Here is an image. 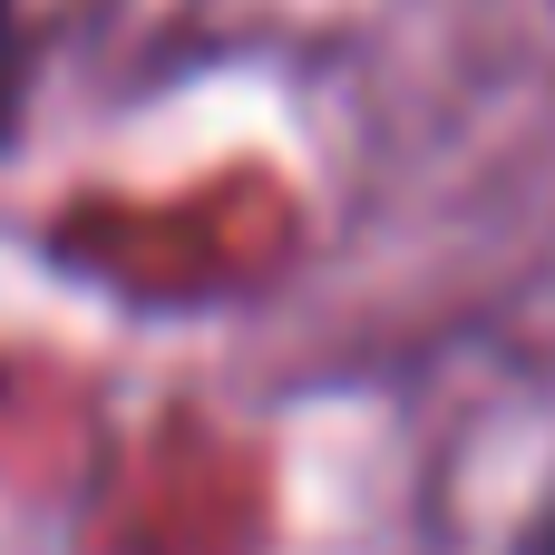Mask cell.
Instances as JSON below:
<instances>
[{
    "label": "cell",
    "mask_w": 555,
    "mask_h": 555,
    "mask_svg": "<svg viewBox=\"0 0 555 555\" xmlns=\"http://www.w3.org/2000/svg\"><path fill=\"white\" fill-rule=\"evenodd\" d=\"M517 555H555V507L537 517V527H527V546H517Z\"/></svg>",
    "instance_id": "obj_2"
},
{
    "label": "cell",
    "mask_w": 555,
    "mask_h": 555,
    "mask_svg": "<svg viewBox=\"0 0 555 555\" xmlns=\"http://www.w3.org/2000/svg\"><path fill=\"white\" fill-rule=\"evenodd\" d=\"M10 107H20V0H0V137H10Z\"/></svg>",
    "instance_id": "obj_1"
}]
</instances>
